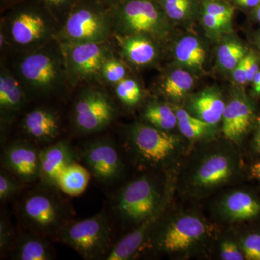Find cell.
Returning a JSON list of instances; mask_svg holds the SVG:
<instances>
[{"mask_svg":"<svg viewBox=\"0 0 260 260\" xmlns=\"http://www.w3.org/2000/svg\"><path fill=\"white\" fill-rule=\"evenodd\" d=\"M59 23L37 0H20L2 20L1 46L8 44L20 53L39 49L57 38Z\"/></svg>","mask_w":260,"mask_h":260,"instance_id":"6da1fadb","label":"cell"},{"mask_svg":"<svg viewBox=\"0 0 260 260\" xmlns=\"http://www.w3.org/2000/svg\"><path fill=\"white\" fill-rule=\"evenodd\" d=\"M21 54L15 64V75L28 97L54 94L69 81L64 51L57 39Z\"/></svg>","mask_w":260,"mask_h":260,"instance_id":"7a4b0ae2","label":"cell"},{"mask_svg":"<svg viewBox=\"0 0 260 260\" xmlns=\"http://www.w3.org/2000/svg\"><path fill=\"white\" fill-rule=\"evenodd\" d=\"M56 189L42 184L24 197L19 205L18 214L27 230L56 238L61 228L71 221L73 210Z\"/></svg>","mask_w":260,"mask_h":260,"instance_id":"3957f363","label":"cell"},{"mask_svg":"<svg viewBox=\"0 0 260 260\" xmlns=\"http://www.w3.org/2000/svg\"><path fill=\"white\" fill-rule=\"evenodd\" d=\"M112 34V7L98 0H77L56 39L61 44L104 43Z\"/></svg>","mask_w":260,"mask_h":260,"instance_id":"277c9868","label":"cell"},{"mask_svg":"<svg viewBox=\"0 0 260 260\" xmlns=\"http://www.w3.org/2000/svg\"><path fill=\"white\" fill-rule=\"evenodd\" d=\"M113 225L104 212L91 218L70 221L56 239L76 251L83 259H105L112 249Z\"/></svg>","mask_w":260,"mask_h":260,"instance_id":"5b68a950","label":"cell"},{"mask_svg":"<svg viewBox=\"0 0 260 260\" xmlns=\"http://www.w3.org/2000/svg\"><path fill=\"white\" fill-rule=\"evenodd\" d=\"M113 32L119 37L165 35L167 16L158 0H119L112 6Z\"/></svg>","mask_w":260,"mask_h":260,"instance_id":"8992f818","label":"cell"},{"mask_svg":"<svg viewBox=\"0 0 260 260\" xmlns=\"http://www.w3.org/2000/svg\"><path fill=\"white\" fill-rule=\"evenodd\" d=\"M162 200L158 181L150 176H142L118 192L112 212L121 223L137 227L160 208Z\"/></svg>","mask_w":260,"mask_h":260,"instance_id":"52a82bcc","label":"cell"},{"mask_svg":"<svg viewBox=\"0 0 260 260\" xmlns=\"http://www.w3.org/2000/svg\"><path fill=\"white\" fill-rule=\"evenodd\" d=\"M128 148L137 162L146 167L165 165L180 148L174 135L152 125L135 123L127 133Z\"/></svg>","mask_w":260,"mask_h":260,"instance_id":"ba28073f","label":"cell"},{"mask_svg":"<svg viewBox=\"0 0 260 260\" xmlns=\"http://www.w3.org/2000/svg\"><path fill=\"white\" fill-rule=\"evenodd\" d=\"M155 229L156 230L152 232L155 234L152 237L153 246L167 253L188 251L201 242L209 233V226L205 220L192 214L181 215L160 226L157 225Z\"/></svg>","mask_w":260,"mask_h":260,"instance_id":"9c48e42d","label":"cell"},{"mask_svg":"<svg viewBox=\"0 0 260 260\" xmlns=\"http://www.w3.org/2000/svg\"><path fill=\"white\" fill-rule=\"evenodd\" d=\"M237 158L227 149H217L203 155L195 164L189 176V188L204 194L223 185L235 174Z\"/></svg>","mask_w":260,"mask_h":260,"instance_id":"30bf717a","label":"cell"},{"mask_svg":"<svg viewBox=\"0 0 260 260\" xmlns=\"http://www.w3.org/2000/svg\"><path fill=\"white\" fill-rule=\"evenodd\" d=\"M116 114L115 106L107 93L88 88L82 91L75 101L73 124L83 134L99 133L110 125Z\"/></svg>","mask_w":260,"mask_h":260,"instance_id":"8fae6325","label":"cell"},{"mask_svg":"<svg viewBox=\"0 0 260 260\" xmlns=\"http://www.w3.org/2000/svg\"><path fill=\"white\" fill-rule=\"evenodd\" d=\"M81 157L94 179L103 185H113L123 177L124 164L112 140L101 138L89 142L82 149Z\"/></svg>","mask_w":260,"mask_h":260,"instance_id":"7c38bea8","label":"cell"},{"mask_svg":"<svg viewBox=\"0 0 260 260\" xmlns=\"http://www.w3.org/2000/svg\"><path fill=\"white\" fill-rule=\"evenodd\" d=\"M61 46L64 51L68 80L72 83L92 80L101 75L103 65L112 55L106 42Z\"/></svg>","mask_w":260,"mask_h":260,"instance_id":"4fadbf2b","label":"cell"},{"mask_svg":"<svg viewBox=\"0 0 260 260\" xmlns=\"http://www.w3.org/2000/svg\"><path fill=\"white\" fill-rule=\"evenodd\" d=\"M2 165L24 184L40 180V150L28 140H16L7 145Z\"/></svg>","mask_w":260,"mask_h":260,"instance_id":"5bb4252c","label":"cell"},{"mask_svg":"<svg viewBox=\"0 0 260 260\" xmlns=\"http://www.w3.org/2000/svg\"><path fill=\"white\" fill-rule=\"evenodd\" d=\"M76 155L64 140L51 143L40 150V181L44 185L58 189L59 179L66 168L75 161Z\"/></svg>","mask_w":260,"mask_h":260,"instance_id":"9a60e30c","label":"cell"},{"mask_svg":"<svg viewBox=\"0 0 260 260\" xmlns=\"http://www.w3.org/2000/svg\"><path fill=\"white\" fill-rule=\"evenodd\" d=\"M61 126L60 116L51 108H36L22 121V128L29 139L42 144L55 141L60 135Z\"/></svg>","mask_w":260,"mask_h":260,"instance_id":"2e32d148","label":"cell"},{"mask_svg":"<svg viewBox=\"0 0 260 260\" xmlns=\"http://www.w3.org/2000/svg\"><path fill=\"white\" fill-rule=\"evenodd\" d=\"M28 96L16 75L2 65L0 72V119L1 126L13 123L23 109Z\"/></svg>","mask_w":260,"mask_h":260,"instance_id":"e0dca14e","label":"cell"},{"mask_svg":"<svg viewBox=\"0 0 260 260\" xmlns=\"http://www.w3.org/2000/svg\"><path fill=\"white\" fill-rule=\"evenodd\" d=\"M49 240V237L30 231L22 233L10 250L12 257L18 260L55 259V250Z\"/></svg>","mask_w":260,"mask_h":260,"instance_id":"ac0fdd59","label":"cell"},{"mask_svg":"<svg viewBox=\"0 0 260 260\" xmlns=\"http://www.w3.org/2000/svg\"><path fill=\"white\" fill-rule=\"evenodd\" d=\"M253 111L246 101L242 98L232 99L227 105L223 114V131L225 138L237 141L250 127Z\"/></svg>","mask_w":260,"mask_h":260,"instance_id":"d6986e66","label":"cell"},{"mask_svg":"<svg viewBox=\"0 0 260 260\" xmlns=\"http://www.w3.org/2000/svg\"><path fill=\"white\" fill-rule=\"evenodd\" d=\"M121 38L123 55L132 64L145 66L155 60L157 49L149 36L136 34Z\"/></svg>","mask_w":260,"mask_h":260,"instance_id":"ffe728a7","label":"cell"},{"mask_svg":"<svg viewBox=\"0 0 260 260\" xmlns=\"http://www.w3.org/2000/svg\"><path fill=\"white\" fill-rule=\"evenodd\" d=\"M222 212L229 220L234 221L249 220L260 213V204L248 193L234 191L223 200Z\"/></svg>","mask_w":260,"mask_h":260,"instance_id":"44dd1931","label":"cell"},{"mask_svg":"<svg viewBox=\"0 0 260 260\" xmlns=\"http://www.w3.org/2000/svg\"><path fill=\"white\" fill-rule=\"evenodd\" d=\"M88 168L74 161L61 174L58 188L70 196H78L84 192L91 177Z\"/></svg>","mask_w":260,"mask_h":260,"instance_id":"7402d4cb","label":"cell"},{"mask_svg":"<svg viewBox=\"0 0 260 260\" xmlns=\"http://www.w3.org/2000/svg\"><path fill=\"white\" fill-rule=\"evenodd\" d=\"M193 108L199 119L213 126L223 118L225 104L218 94L205 92L195 98Z\"/></svg>","mask_w":260,"mask_h":260,"instance_id":"603a6c76","label":"cell"},{"mask_svg":"<svg viewBox=\"0 0 260 260\" xmlns=\"http://www.w3.org/2000/svg\"><path fill=\"white\" fill-rule=\"evenodd\" d=\"M176 59L189 68H200L204 63L205 51L199 41L188 36L181 39L175 47Z\"/></svg>","mask_w":260,"mask_h":260,"instance_id":"cb8c5ba5","label":"cell"},{"mask_svg":"<svg viewBox=\"0 0 260 260\" xmlns=\"http://www.w3.org/2000/svg\"><path fill=\"white\" fill-rule=\"evenodd\" d=\"M144 117L152 126L164 131L174 129L178 124L176 113L166 104H150L145 109Z\"/></svg>","mask_w":260,"mask_h":260,"instance_id":"d4e9b609","label":"cell"},{"mask_svg":"<svg viewBox=\"0 0 260 260\" xmlns=\"http://www.w3.org/2000/svg\"><path fill=\"white\" fill-rule=\"evenodd\" d=\"M175 113L181 133L189 139H200L209 133L212 125L199 118L191 116L184 109H177Z\"/></svg>","mask_w":260,"mask_h":260,"instance_id":"484cf974","label":"cell"},{"mask_svg":"<svg viewBox=\"0 0 260 260\" xmlns=\"http://www.w3.org/2000/svg\"><path fill=\"white\" fill-rule=\"evenodd\" d=\"M194 80L192 76L183 70L172 72L162 85L164 92L172 99H181L192 88Z\"/></svg>","mask_w":260,"mask_h":260,"instance_id":"4316f807","label":"cell"},{"mask_svg":"<svg viewBox=\"0 0 260 260\" xmlns=\"http://www.w3.org/2000/svg\"><path fill=\"white\" fill-rule=\"evenodd\" d=\"M167 18L181 20L190 16L198 8V0H158Z\"/></svg>","mask_w":260,"mask_h":260,"instance_id":"83f0119b","label":"cell"},{"mask_svg":"<svg viewBox=\"0 0 260 260\" xmlns=\"http://www.w3.org/2000/svg\"><path fill=\"white\" fill-rule=\"evenodd\" d=\"M218 60L224 69L234 70L245 56V49L237 42L223 44L219 48Z\"/></svg>","mask_w":260,"mask_h":260,"instance_id":"f1b7e54d","label":"cell"},{"mask_svg":"<svg viewBox=\"0 0 260 260\" xmlns=\"http://www.w3.org/2000/svg\"><path fill=\"white\" fill-rule=\"evenodd\" d=\"M23 183L5 168L0 172V200L8 201L18 195L23 188Z\"/></svg>","mask_w":260,"mask_h":260,"instance_id":"f546056e","label":"cell"},{"mask_svg":"<svg viewBox=\"0 0 260 260\" xmlns=\"http://www.w3.org/2000/svg\"><path fill=\"white\" fill-rule=\"evenodd\" d=\"M115 92L118 99L127 106L135 105L141 98L139 85L134 80L124 78L116 84Z\"/></svg>","mask_w":260,"mask_h":260,"instance_id":"4dcf8cb0","label":"cell"},{"mask_svg":"<svg viewBox=\"0 0 260 260\" xmlns=\"http://www.w3.org/2000/svg\"><path fill=\"white\" fill-rule=\"evenodd\" d=\"M126 71L124 64L111 55L103 65L101 76L108 83L117 84L125 78Z\"/></svg>","mask_w":260,"mask_h":260,"instance_id":"1f68e13d","label":"cell"},{"mask_svg":"<svg viewBox=\"0 0 260 260\" xmlns=\"http://www.w3.org/2000/svg\"><path fill=\"white\" fill-rule=\"evenodd\" d=\"M14 229L10 223V219L5 214L0 218V254L1 257L9 252L17 239Z\"/></svg>","mask_w":260,"mask_h":260,"instance_id":"d6a6232c","label":"cell"},{"mask_svg":"<svg viewBox=\"0 0 260 260\" xmlns=\"http://www.w3.org/2000/svg\"><path fill=\"white\" fill-rule=\"evenodd\" d=\"M203 12L230 22L234 15V8L223 0H203Z\"/></svg>","mask_w":260,"mask_h":260,"instance_id":"836d02e7","label":"cell"},{"mask_svg":"<svg viewBox=\"0 0 260 260\" xmlns=\"http://www.w3.org/2000/svg\"><path fill=\"white\" fill-rule=\"evenodd\" d=\"M50 10L59 21L65 17L76 3L77 0H37Z\"/></svg>","mask_w":260,"mask_h":260,"instance_id":"e575fe53","label":"cell"},{"mask_svg":"<svg viewBox=\"0 0 260 260\" xmlns=\"http://www.w3.org/2000/svg\"><path fill=\"white\" fill-rule=\"evenodd\" d=\"M242 250L248 260H260V234H252L243 241Z\"/></svg>","mask_w":260,"mask_h":260,"instance_id":"d590c367","label":"cell"},{"mask_svg":"<svg viewBox=\"0 0 260 260\" xmlns=\"http://www.w3.org/2000/svg\"><path fill=\"white\" fill-rule=\"evenodd\" d=\"M220 257L224 260H243L244 253L239 249L235 243L231 241H225L220 246Z\"/></svg>","mask_w":260,"mask_h":260,"instance_id":"8d00e7d4","label":"cell"},{"mask_svg":"<svg viewBox=\"0 0 260 260\" xmlns=\"http://www.w3.org/2000/svg\"><path fill=\"white\" fill-rule=\"evenodd\" d=\"M203 22L205 26L210 30H219L223 28L226 24L230 23L223 19L208 14L203 12Z\"/></svg>","mask_w":260,"mask_h":260,"instance_id":"74e56055","label":"cell"},{"mask_svg":"<svg viewBox=\"0 0 260 260\" xmlns=\"http://www.w3.org/2000/svg\"><path fill=\"white\" fill-rule=\"evenodd\" d=\"M246 76L248 81H253L254 76L259 71L257 58L254 54L245 56Z\"/></svg>","mask_w":260,"mask_h":260,"instance_id":"f35d334b","label":"cell"},{"mask_svg":"<svg viewBox=\"0 0 260 260\" xmlns=\"http://www.w3.org/2000/svg\"><path fill=\"white\" fill-rule=\"evenodd\" d=\"M233 76L236 81L241 85H244L248 81L247 76H246L245 58H244L233 70Z\"/></svg>","mask_w":260,"mask_h":260,"instance_id":"ab89813d","label":"cell"},{"mask_svg":"<svg viewBox=\"0 0 260 260\" xmlns=\"http://www.w3.org/2000/svg\"><path fill=\"white\" fill-rule=\"evenodd\" d=\"M236 5L242 8H256L260 3V0H233Z\"/></svg>","mask_w":260,"mask_h":260,"instance_id":"60d3db41","label":"cell"},{"mask_svg":"<svg viewBox=\"0 0 260 260\" xmlns=\"http://www.w3.org/2000/svg\"><path fill=\"white\" fill-rule=\"evenodd\" d=\"M251 173H252L253 176L256 177V179H259L260 181V161L256 164L251 169Z\"/></svg>","mask_w":260,"mask_h":260,"instance_id":"b9f144b4","label":"cell"},{"mask_svg":"<svg viewBox=\"0 0 260 260\" xmlns=\"http://www.w3.org/2000/svg\"><path fill=\"white\" fill-rule=\"evenodd\" d=\"M253 81H254V89H255L256 92L257 93L260 88V71L256 73Z\"/></svg>","mask_w":260,"mask_h":260,"instance_id":"7bdbcfd3","label":"cell"},{"mask_svg":"<svg viewBox=\"0 0 260 260\" xmlns=\"http://www.w3.org/2000/svg\"><path fill=\"white\" fill-rule=\"evenodd\" d=\"M98 1L104 3V4L108 5V6L112 7L113 5H115L116 3H118L119 0H98Z\"/></svg>","mask_w":260,"mask_h":260,"instance_id":"ee69618b","label":"cell"},{"mask_svg":"<svg viewBox=\"0 0 260 260\" xmlns=\"http://www.w3.org/2000/svg\"><path fill=\"white\" fill-rule=\"evenodd\" d=\"M256 17L257 20H259L260 23V3L258 5V6L256 8Z\"/></svg>","mask_w":260,"mask_h":260,"instance_id":"f6af8a7d","label":"cell"},{"mask_svg":"<svg viewBox=\"0 0 260 260\" xmlns=\"http://www.w3.org/2000/svg\"><path fill=\"white\" fill-rule=\"evenodd\" d=\"M258 121H259V133H258V137H257V143L258 145H259V147L260 148V117L258 118Z\"/></svg>","mask_w":260,"mask_h":260,"instance_id":"bcb514c9","label":"cell"},{"mask_svg":"<svg viewBox=\"0 0 260 260\" xmlns=\"http://www.w3.org/2000/svg\"><path fill=\"white\" fill-rule=\"evenodd\" d=\"M257 93H260V88H259V91H258Z\"/></svg>","mask_w":260,"mask_h":260,"instance_id":"7dc6e473","label":"cell"}]
</instances>
